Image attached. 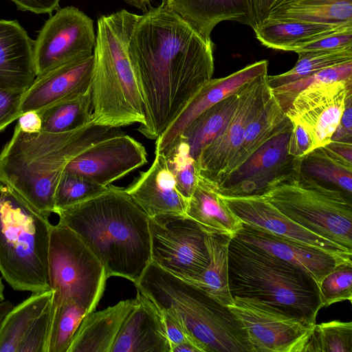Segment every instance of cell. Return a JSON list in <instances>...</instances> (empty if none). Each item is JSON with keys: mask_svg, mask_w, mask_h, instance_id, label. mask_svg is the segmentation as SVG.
I'll use <instances>...</instances> for the list:
<instances>
[{"mask_svg": "<svg viewBox=\"0 0 352 352\" xmlns=\"http://www.w3.org/2000/svg\"><path fill=\"white\" fill-rule=\"evenodd\" d=\"M300 352H352V322L315 324Z\"/></svg>", "mask_w": 352, "mask_h": 352, "instance_id": "36", "label": "cell"}, {"mask_svg": "<svg viewBox=\"0 0 352 352\" xmlns=\"http://www.w3.org/2000/svg\"><path fill=\"white\" fill-rule=\"evenodd\" d=\"M325 146L339 157L352 163L351 141H331Z\"/></svg>", "mask_w": 352, "mask_h": 352, "instance_id": "49", "label": "cell"}, {"mask_svg": "<svg viewBox=\"0 0 352 352\" xmlns=\"http://www.w3.org/2000/svg\"><path fill=\"white\" fill-rule=\"evenodd\" d=\"M351 92L352 79L316 83L299 92L285 113L308 131L314 149L324 146L340 124Z\"/></svg>", "mask_w": 352, "mask_h": 352, "instance_id": "15", "label": "cell"}, {"mask_svg": "<svg viewBox=\"0 0 352 352\" xmlns=\"http://www.w3.org/2000/svg\"><path fill=\"white\" fill-rule=\"evenodd\" d=\"M23 11L36 14L52 13L58 8L60 0H10Z\"/></svg>", "mask_w": 352, "mask_h": 352, "instance_id": "46", "label": "cell"}, {"mask_svg": "<svg viewBox=\"0 0 352 352\" xmlns=\"http://www.w3.org/2000/svg\"><path fill=\"white\" fill-rule=\"evenodd\" d=\"M107 186L64 170L55 190L54 212L92 197L105 190Z\"/></svg>", "mask_w": 352, "mask_h": 352, "instance_id": "40", "label": "cell"}, {"mask_svg": "<svg viewBox=\"0 0 352 352\" xmlns=\"http://www.w3.org/2000/svg\"><path fill=\"white\" fill-rule=\"evenodd\" d=\"M4 287L1 280V278L0 277V302H2L4 300Z\"/></svg>", "mask_w": 352, "mask_h": 352, "instance_id": "54", "label": "cell"}, {"mask_svg": "<svg viewBox=\"0 0 352 352\" xmlns=\"http://www.w3.org/2000/svg\"><path fill=\"white\" fill-rule=\"evenodd\" d=\"M292 129L290 133L287 152L296 159H300L314 148V144L310 134L300 124L292 122Z\"/></svg>", "mask_w": 352, "mask_h": 352, "instance_id": "44", "label": "cell"}, {"mask_svg": "<svg viewBox=\"0 0 352 352\" xmlns=\"http://www.w3.org/2000/svg\"><path fill=\"white\" fill-rule=\"evenodd\" d=\"M13 305L9 301L0 302V324L5 316L12 309Z\"/></svg>", "mask_w": 352, "mask_h": 352, "instance_id": "52", "label": "cell"}, {"mask_svg": "<svg viewBox=\"0 0 352 352\" xmlns=\"http://www.w3.org/2000/svg\"><path fill=\"white\" fill-rule=\"evenodd\" d=\"M232 236L223 233H206L205 242L209 263L204 272L192 281L223 305H234L228 287V252Z\"/></svg>", "mask_w": 352, "mask_h": 352, "instance_id": "29", "label": "cell"}, {"mask_svg": "<svg viewBox=\"0 0 352 352\" xmlns=\"http://www.w3.org/2000/svg\"><path fill=\"white\" fill-rule=\"evenodd\" d=\"M58 223L76 233L109 277L136 285L151 261L148 217L125 191L109 185L103 192L56 210Z\"/></svg>", "mask_w": 352, "mask_h": 352, "instance_id": "2", "label": "cell"}, {"mask_svg": "<svg viewBox=\"0 0 352 352\" xmlns=\"http://www.w3.org/2000/svg\"><path fill=\"white\" fill-rule=\"evenodd\" d=\"M289 121L272 91L265 104L248 124L241 144L226 175L243 164Z\"/></svg>", "mask_w": 352, "mask_h": 352, "instance_id": "31", "label": "cell"}, {"mask_svg": "<svg viewBox=\"0 0 352 352\" xmlns=\"http://www.w3.org/2000/svg\"><path fill=\"white\" fill-rule=\"evenodd\" d=\"M137 303L125 318L111 352H170L161 310L137 289Z\"/></svg>", "mask_w": 352, "mask_h": 352, "instance_id": "22", "label": "cell"}, {"mask_svg": "<svg viewBox=\"0 0 352 352\" xmlns=\"http://www.w3.org/2000/svg\"><path fill=\"white\" fill-rule=\"evenodd\" d=\"M136 289L178 320L201 352H252L248 334L230 308L202 289L151 261Z\"/></svg>", "mask_w": 352, "mask_h": 352, "instance_id": "6", "label": "cell"}, {"mask_svg": "<svg viewBox=\"0 0 352 352\" xmlns=\"http://www.w3.org/2000/svg\"><path fill=\"white\" fill-rule=\"evenodd\" d=\"M239 97V90L207 109L179 135L188 143L195 160L201 151L224 130L235 111Z\"/></svg>", "mask_w": 352, "mask_h": 352, "instance_id": "32", "label": "cell"}, {"mask_svg": "<svg viewBox=\"0 0 352 352\" xmlns=\"http://www.w3.org/2000/svg\"><path fill=\"white\" fill-rule=\"evenodd\" d=\"M151 261L164 270L192 281L206 269L209 257L206 232L186 214L148 217Z\"/></svg>", "mask_w": 352, "mask_h": 352, "instance_id": "10", "label": "cell"}, {"mask_svg": "<svg viewBox=\"0 0 352 352\" xmlns=\"http://www.w3.org/2000/svg\"><path fill=\"white\" fill-rule=\"evenodd\" d=\"M263 196L302 228L352 252V197L302 174L298 164Z\"/></svg>", "mask_w": 352, "mask_h": 352, "instance_id": "8", "label": "cell"}, {"mask_svg": "<svg viewBox=\"0 0 352 352\" xmlns=\"http://www.w3.org/2000/svg\"><path fill=\"white\" fill-rule=\"evenodd\" d=\"M268 61L261 60L226 76L210 79L182 111L176 119L155 140V152H164L202 112L242 87L267 73Z\"/></svg>", "mask_w": 352, "mask_h": 352, "instance_id": "20", "label": "cell"}, {"mask_svg": "<svg viewBox=\"0 0 352 352\" xmlns=\"http://www.w3.org/2000/svg\"><path fill=\"white\" fill-rule=\"evenodd\" d=\"M233 298L270 305L313 327L323 307L316 280L302 270L232 236L228 252Z\"/></svg>", "mask_w": 352, "mask_h": 352, "instance_id": "5", "label": "cell"}, {"mask_svg": "<svg viewBox=\"0 0 352 352\" xmlns=\"http://www.w3.org/2000/svg\"><path fill=\"white\" fill-rule=\"evenodd\" d=\"M352 79V61L320 70L290 83L271 89L285 112L295 97L304 89L316 83Z\"/></svg>", "mask_w": 352, "mask_h": 352, "instance_id": "39", "label": "cell"}, {"mask_svg": "<svg viewBox=\"0 0 352 352\" xmlns=\"http://www.w3.org/2000/svg\"><path fill=\"white\" fill-rule=\"evenodd\" d=\"M33 43L16 21L0 20V87L25 92L36 74Z\"/></svg>", "mask_w": 352, "mask_h": 352, "instance_id": "23", "label": "cell"}, {"mask_svg": "<svg viewBox=\"0 0 352 352\" xmlns=\"http://www.w3.org/2000/svg\"><path fill=\"white\" fill-rule=\"evenodd\" d=\"M94 22L73 6L59 9L39 31L33 43L36 76L76 58L93 54Z\"/></svg>", "mask_w": 352, "mask_h": 352, "instance_id": "11", "label": "cell"}, {"mask_svg": "<svg viewBox=\"0 0 352 352\" xmlns=\"http://www.w3.org/2000/svg\"><path fill=\"white\" fill-rule=\"evenodd\" d=\"M352 25V22L315 23L298 20L266 19L253 28L265 47L292 52L295 47Z\"/></svg>", "mask_w": 352, "mask_h": 352, "instance_id": "27", "label": "cell"}, {"mask_svg": "<svg viewBox=\"0 0 352 352\" xmlns=\"http://www.w3.org/2000/svg\"><path fill=\"white\" fill-rule=\"evenodd\" d=\"M136 303L135 297L87 314L77 329L67 352H111L125 318Z\"/></svg>", "mask_w": 352, "mask_h": 352, "instance_id": "24", "label": "cell"}, {"mask_svg": "<svg viewBox=\"0 0 352 352\" xmlns=\"http://www.w3.org/2000/svg\"><path fill=\"white\" fill-rule=\"evenodd\" d=\"M205 38L211 40L215 26L224 21L253 28L248 0H162Z\"/></svg>", "mask_w": 352, "mask_h": 352, "instance_id": "25", "label": "cell"}, {"mask_svg": "<svg viewBox=\"0 0 352 352\" xmlns=\"http://www.w3.org/2000/svg\"><path fill=\"white\" fill-rule=\"evenodd\" d=\"M219 195L228 208L244 223L320 248L345 259L352 258V252L302 228L279 211L263 195Z\"/></svg>", "mask_w": 352, "mask_h": 352, "instance_id": "17", "label": "cell"}, {"mask_svg": "<svg viewBox=\"0 0 352 352\" xmlns=\"http://www.w3.org/2000/svg\"><path fill=\"white\" fill-rule=\"evenodd\" d=\"M298 170L352 197V163L339 157L326 146L298 159Z\"/></svg>", "mask_w": 352, "mask_h": 352, "instance_id": "33", "label": "cell"}, {"mask_svg": "<svg viewBox=\"0 0 352 352\" xmlns=\"http://www.w3.org/2000/svg\"><path fill=\"white\" fill-rule=\"evenodd\" d=\"M292 129L289 120L243 164L217 182L218 193L226 197L263 195L294 171L298 159L287 152Z\"/></svg>", "mask_w": 352, "mask_h": 352, "instance_id": "12", "label": "cell"}, {"mask_svg": "<svg viewBox=\"0 0 352 352\" xmlns=\"http://www.w3.org/2000/svg\"><path fill=\"white\" fill-rule=\"evenodd\" d=\"M267 19L315 23L352 22V0H281Z\"/></svg>", "mask_w": 352, "mask_h": 352, "instance_id": "30", "label": "cell"}, {"mask_svg": "<svg viewBox=\"0 0 352 352\" xmlns=\"http://www.w3.org/2000/svg\"><path fill=\"white\" fill-rule=\"evenodd\" d=\"M323 307L352 299V261L338 264L319 284Z\"/></svg>", "mask_w": 352, "mask_h": 352, "instance_id": "41", "label": "cell"}, {"mask_svg": "<svg viewBox=\"0 0 352 352\" xmlns=\"http://www.w3.org/2000/svg\"><path fill=\"white\" fill-rule=\"evenodd\" d=\"M93 62V54L80 57L36 76L23 95L21 114L87 92L91 89Z\"/></svg>", "mask_w": 352, "mask_h": 352, "instance_id": "19", "label": "cell"}, {"mask_svg": "<svg viewBox=\"0 0 352 352\" xmlns=\"http://www.w3.org/2000/svg\"><path fill=\"white\" fill-rule=\"evenodd\" d=\"M185 214L207 233H223L233 236L242 226L241 220L218 193L217 183L199 174Z\"/></svg>", "mask_w": 352, "mask_h": 352, "instance_id": "26", "label": "cell"}, {"mask_svg": "<svg viewBox=\"0 0 352 352\" xmlns=\"http://www.w3.org/2000/svg\"><path fill=\"white\" fill-rule=\"evenodd\" d=\"M201 352L200 348L192 340H187L170 347V352Z\"/></svg>", "mask_w": 352, "mask_h": 352, "instance_id": "51", "label": "cell"}, {"mask_svg": "<svg viewBox=\"0 0 352 352\" xmlns=\"http://www.w3.org/2000/svg\"><path fill=\"white\" fill-rule=\"evenodd\" d=\"M233 237L302 270L311 275L318 285L338 264L352 261L243 222L241 228Z\"/></svg>", "mask_w": 352, "mask_h": 352, "instance_id": "18", "label": "cell"}, {"mask_svg": "<svg viewBox=\"0 0 352 352\" xmlns=\"http://www.w3.org/2000/svg\"><path fill=\"white\" fill-rule=\"evenodd\" d=\"M253 22V28L265 20L270 11L281 0H248Z\"/></svg>", "mask_w": 352, "mask_h": 352, "instance_id": "47", "label": "cell"}, {"mask_svg": "<svg viewBox=\"0 0 352 352\" xmlns=\"http://www.w3.org/2000/svg\"><path fill=\"white\" fill-rule=\"evenodd\" d=\"M352 48V25L299 45L292 52L298 54Z\"/></svg>", "mask_w": 352, "mask_h": 352, "instance_id": "42", "label": "cell"}, {"mask_svg": "<svg viewBox=\"0 0 352 352\" xmlns=\"http://www.w3.org/2000/svg\"><path fill=\"white\" fill-rule=\"evenodd\" d=\"M267 73L239 89L235 111L224 130L196 159L198 174L215 182L225 177L241 144L246 129L272 94Z\"/></svg>", "mask_w": 352, "mask_h": 352, "instance_id": "13", "label": "cell"}, {"mask_svg": "<svg viewBox=\"0 0 352 352\" xmlns=\"http://www.w3.org/2000/svg\"><path fill=\"white\" fill-rule=\"evenodd\" d=\"M340 124L349 132L352 133V92L349 93Z\"/></svg>", "mask_w": 352, "mask_h": 352, "instance_id": "50", "label": "cell"}, {"mask_svg": "<svg viewBox=\"0 0 352 352\" xmlns=\"http://www.w3.org/2000/svg\"><path fill=\"white\" fill-rule=\"evenodd\" d=\"M137 18L122 10L98 20L91 82L96 124L121 127L144 122V100L128 52Z\"/></svg>", "mask_w": 352, "mask_h": 352, "instance_id": "4", "label": "cell"}, {"mask_svg": "<svg viewBox=\"0 0 352 352\" xmlns=\"http://www.w3.org/2000/svg\"><path fill=\"white\" fill-rule=\"evenodd\" d=\"M148 217L165 214H185L188 199L178 191L163 153L155 152L150 168L124 188Z\"/></svg>", "mask_w": 352, "mask_h": 352, "instance_id": "21", "label": "cell"}, {"mask_svg": "<svg viewBox=\"0 0 352 352\" xmlns=\"http://www.w3.org/2000/svg\"><path fill=\"white\" fill-rule=\"evenodd\" d=\"M127 3L142 10H145L147 4L149 3L151 0H124Z\"/></svg>", "mask_w": 352, "mask_h": 352, "instance_id": "53", "label": "cell"}, {"mask_svg": "<svg viewBox=\"0 0 352 352\" xmlns=\"http://www.w3.org/2000/svg\"><path fill=\"white\" fill-rule=\"evenodd\" d=\"M87 312L74 303L51 309L46 352H67L74 334Z\"/></svg>", "mask_w": 352, "mask_h": 352, "instance_id": "37", "label": "cell"}, {"mask_svg": "<svg viewBox=\"0 0 352 352\" xmlns=\"http://www.w3.org/2000/svg\"><path fill=\"white\" fill-rule=\"evenodd\" d=\"M162 153L178 191L188 200L194 190L198 173L188 143L179 136Z\"/></svg>", "mask_w": 352, "mask_h": 352, "instance_id": "38", "label": "cell"}, {"mask_svg": "<svg viewBox=\"0 0 352 352\" xmlns=\"http://www.w3.org/2000/svg\"><path fill=\"white\" fill-rule=\"evenodd\" d=\"M48 276L52 309L74 303L87 314L97 307L108 278L98 258L76 233L59 223L51 227Z\"/></svg>", "mask_w": 352, "mask_h": 352, "instance_id": "9", "label": "cell"}, {"mask_svg": "<svg viewBox=\"0 0 352 352\" xmlns=\"http://www.w3.org/2000/svg\"><path fill=\"white\" fill-rule=\"evenodd\" d=\"M16 124L25 133H35L41 131L42 122L39 112L30 111L22 113L18 118Z\"/></svg>", "mask_w": 352, "mask_h": 352, "instance_id": "48", "label": "cell"}, {"mask_svg": "<svg viewBox=\"0 0 352 352\" xmlns=\"http://www.w3.org/2000/svg\"><path fill=\"white\" fill-rule=\"evenodd\" d=\"M296 65L289 71L267 76L271 89L290 83L323 69L352 61V48L298 54Z\"/></svg>", "mask_w": 352, "mask_h": 352, "instance_id": "35", "label": "cell"}, {"mask_svg": "<svg viewBox=\"0 0 352 352\" xmlns=\"http://www.w3.org/2000/svg\"><path fill=\"white\" fill-rule=\"evenodd\" d=\"M162 313L170 347L187 340H192L185 327L178 320L166 312L162 311Z\"/></svg>", "mask_w": 352, "mask_h": 352, "instance_id": "45", "label": "cell"}, {"mask_svg": "<svg viewBox=\"0 0 352 352\" xmlns=\"http://www.w3.org/2000/svg\"><path fill=\"white\" fill-rule=\"evenodd\" d=\"M24 93L0 87V132L21 116V102Z\"/></svg>", "mask_w": 352, "mask_h": 352, "instance_id": "43", "label": "cell"}, {"mask_svg": "<svg viewBox=\"0 0 352 352\" xmlns=\"http://www.w3.org/2000/svg\"><path fill=\"white\" fill-rule=\"evenodd\" d=\"M122 133L120 127L93 121L59 133H28L16 124L0 153V182L49 217L54 211L56 188L67 164L93 144Z\"/></svg>", "mask_w": 352, "mask_h": 352, "instance_id": "3", "label": "cell"}, {"mask_svg": "<svg viewBox=\"0 0 352 352\" xmlns=\"http://www.w3.org/2000/svg\"><path fill=\"white\" fill-rule=\"evenodd\" d=\"M41 131L59 133L82 128L92 122L91 88L79 96L38 111Z\"/></svg>", "mask_w": 352, "mask_h": 352, "instance_id": "34", "label": "cell"}, {"mask_svg": "<svg viewBox=\"0 0 352 352\" xmlns=\"http://www.w3.org/2000/svg\"><path fill=\"white\" fill-rule=\"evenodd\" d=\"M128 52L144 104L138 131L156 140L212 78L213 43L162 3L138 15Z\"/></svg>", "mask_w": 352, "mask_h": 352, "instance_id": "1", "label": "cell"}, {"mask_svg": "<svg viewBox=\"0 0 352 352\" xmlns=\"http://www.w3.org/2000/svg\"><path fill=\"white\" fill-rule=\"evenodd\" d=\"M52 224L14 189L0 182V272L14 290L50 289Z\"/></svg>", "mask_w": 352, "mask_h": 352, "instance_id": "7", "label": "cell"}, {"mask_svg": "<svg viewBox=\"0 0 352 352\" xmlns=\"http://www.w3.org/2000/svg\"><path fill=\"white\" fill-rule=\"evenodd\" d=\"M51 289L34 292L5 316L0 324V352H19L43 311L51 305Z\"/></svg>", "mask_w": 352, "mask_h": 352, "instance_id": "28", "label": "cell"}, {"mask_svg": "<svg viewBox=\"0 0 352 352\" xmlns=\"http://www.w3.org/2000/svg\"><path fill=\"white\" fill-rule=\"evenodd\" d=\"M228 307L245 329L253 352H300L312 327L257 300L234 298Z\"/></svg>", "mask_w": 352, "mask_h": 352, "instance_id": "14", "label": "cell"}, {"mask_svg": "<svg viewBox=\"0 0 352 352\" xmlns=\"http://www.w3.org/2000/svg\"><path fill=\"white\" fill-rule=\"evenodd\" d=\"M147 162L144 146L122 133L93 144L74 157L64 170L107 186Z\"/></svg>", "mask_w": 352, "mask_h": 352, "instance_id": "16", "label": "cell"}]
</instances>
